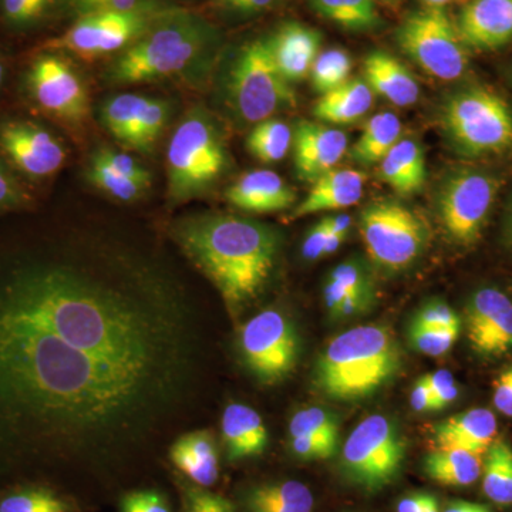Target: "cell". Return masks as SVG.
Here are the masks:
<instances>
[{
  "instance_id": "cell-1",
  "label": "cell",
  "mask_w": 512,
  "mask_h": 512,
  "mask_svg": "<svg viewBox=\"0 0 512 512\" xmlns=\"http://www.w3.org/2000/svg\"><path fill=\"white\" fill-rule=\"evenodd\" d=\"M201 320L158 248L79 225L0 252V457L107 466L194 406Z\"/></svg>"
},
{
  "instance_id": "cell-2",
  "label": "cell",
  "mask_w": 512,
  "mask_h": 512,
  "mask_svg": "<svg viewBox=\"0 0 512 512\" xmlns=\"http://www.w3.org/2000/svg\"><path fill=\"white\" fill-rule=\"evenodd\" d=\"M173 237L220 292L232 318L264 291L278 256L274 229L235 215H192L174 225Z\"/></svg>"
},
{
  "instance_id": "cell-3",
  "label": "cell",
  "mask_w": 512,
  "mask_h": 512,
  "mask_svg": "<svg viewBox=\"0 0 512 512\" xmlns=\"http://www.w3.org/2000/svg\"><path fill=\"white\" fill-rule=\"evenodd\" d=\"M221 47V32L190 6L164 10L110 64V83L163 82L204 73Z\"/></svg>"
},
{
  "instance_id": "cell-4",
  "label": "cell",
  "mask_w": 512,
  "mask_h": 512,
  "mask_svg": "<svg viewBox=\"0 0 512 512\" xmlns=\"http://www.w3.org/2000/svg\"><path fill=\"white\" fill-rule=\"evenodd\" d=\"M402 349L387 326L363 325L330 340L315 367V386L336 402L372 396L396 377Z\"/></svg>"
},
{
  "instance_id": "cell-5",
  "label": "cell",
  "mask_w": 512,
  "mask_h": 512,
  "mask_svg": "<svg viewBox=\"0 0 512 512\" xmlns=\"http://www.w3.org/2000/svg\"><path fill=\"white\" fill-rule=\"evenodd\" d=\"M168 197L184 202L200 197L218 183L228 167L220 131L207 111L192 109L175 127L167 154Z\"/></svg>"
},
{
  "instance_id": "cell-6",
  "label": "cell",
  "mask_w": 512,
  "mask_h": 512,
  "mask_svg": "<svg viewBox=\"0 0 512 512\" xmlns=\"http://www.w3.org/2000/svg\"><path fill=\"white\" fill-rule=\"evenodd\" d=\"M448 143L466 157L512 153V110L503 97L484 86L451 93L440 110Z\"/></svg>"
},
{
  "instance_id": "cell-7",
  "label": "cell",
  "mask_w": 512,
  "mask_h": 512,
  "mask_svg": "<svg viewBox=\"0 0 512 512\" xmlns=\"http://www.w3.org/2000/svg\"><path fill=\"white\" fill-rule=\"evenodd\" d=\"M227 101L232 113L247 124L272 119L278 111L295 106L292 84L276 69L268 37L251 40L228 73Z\"/></svg>"
},
{
  "instance_id": "cell-8",
  "label": "cell",
  "mask_w": 512,
  "mask_h": 512,
  "mask_svg": "<svg viewBox=\"0 0 512 512\" xmlns=\"http://www.w3.org/2000/svg\"><path fill=\"white\" fill-rule=\"evenodd\" d=\"M367 255L384 271L399 272L414 264L429 244V228L417 212L392 200L370 202L359 215Z\"/></svg>"
},
{
  "instance_id": "cell-9",
  "label": "cell",
  "mask_w": 512,
  "mask_h": 512,
  "mask_svg": "<svg viewBox=\"0 0 512 512\" xmlns=\"http://www.w3.org/2000/svg\"><path fill=\"white\" fill-rule=\"evenodd\" d=\"M397 45L424 72L444 82L464 76L470 66V50L443 8H427L410 13L394 33Z\"/></svg>"
},
{
  "instance_id": "cell-10",
  "label": "cell",
  "mask_w": 512,
  "mask_h": 512,
  "mask_svg": "<svg viewBox=\"0 0 512 512\" xmlns=\"http://www.w3.org/2000/svg\"><path fill=\"white\" fill-rule=\"evenodd\" d=\"M406 443L390 417L372 414L360 421L343 444L340 468L350 483L367 491L392 484L402 471Z\"/></svg>"
},
{
  "instance_id": "cell-11",
  "label": "cell",
  "mask_w": 512,
  "mask_h": 512,
  "mask_svg": "<svg viewBox=\"0 0 512 512\" xmlns=\"http://www.w3.org/2000/svg\"><path fill=\"white\" fill-rule=\"evenodd\" d=\"M500 190V180L481 168L451 171L437 195V211L444 231L458 245H473L483 234Z\"/></svg>"
},
{
  "instance_id": "cell-12",
  "label": "cell",
  "mask_w": 512,
  "mask_h": 512,
  "mask_svg": "<svg viewBox=\"0 0 512 512\" xmlns=\"http://www.w3.org/2000/svg\"><path fill=\"white\" fill-rule=\"evenodd\" d=\"M163 12L164 10H110L90 13L74 19L72 26L63 35L47 40L45 50H53L63 55L69 53L87 62L111 55L117 56L133 45Z\"/></svg>"
},
{
  "instance_id": "cell-13",
  "label": "cell",
  "mask_w": 512,
  "mask_h": 512,
  "mask_svg": "<svg viewBox=\"0 0 512 512\" xmlns=\"http://www.w3.org/2000/svg\"><path fill=\"white\" fill-rule=\"evenodd\" d=\"M238 342L245 366L266 386L282 382L298 363V333L288 316L276 309H266L245 322Z\"/></svg>"
},
{
  "instance_id": "cell-14",
  "label": "cell",
  "mask_w": 512,
  "mask_h": 512,
  "mask_svg": "<svg viewBox=\"0 0 512 512\" xmlns=\"http://www.w3.org/2000/svg\"><path fill=\"white\" fill-rule=\"evenodd\" d=\"M26 84L33 101L53 119L79 126L89 117L86 84L63 53H40L30 66Z\"/></svg>"
},
{
  "instance_id": "cell-15",
  "label": "cell",
  "mask_w": 512,
  "mask_h": 512,
  "mask_svg": "<svg viewBox=\"0 0 512 512\" xmlns=\"http://www.w3.org/2000/svg\"><path fill=\"white\" fill-rule=\"evenodd\" d=\"M0 148L33 178L56 174L66 161L62 143L50 131L26 121H6L0 126Z\"/></svg>"
},
{
  "instance_id": "cell-16",
  "label": "cell",
  "mask_w": 512,
  "mask_h": 512,
  "mask_svg": "<svg viewBox=\"0 0 512 512\" xmlns=\"http://www.w3.org/2000/svg\"><path fill=\"white\" fill-rule=\"evenodd\" d=\"M467 333L478 355L503 356L512 349V302L495 288L478 289L467 303Z\"/></svg>"
},
{
  "instance_id": "cell-17",
  "label": "cell",
  "mask_w": 512,
  "mask_h": 512,
  "mask_svg": "<svg viewBox=\"0 0 512 512\" xmlns=\"http://www.w3.org/2000/svg\"><path fill=\"white\" fill-rule=\"evenodd\" d=\"M470 52H495L512 43V0H468L456 19Z\"/></svg>"
},
{
  "instance_id": "cell-18",
  "label": "cell",
  "mask_w": 512,
  "mask_h": 512,
  "mask_svg": "<svg viewBox=\"0 0 512 512\" xmlns=\"http://www.w3.org/2000/svg\"><path fill=\"white\" fill-rule=\"evenodd\" d=\"M349 141L343 131L325 124L301 121L293 131V163L302 180H318L336 168L348 153Z\"/></svg>"
},
{
  "instance_id": "cell-19",
  "label": "cell",
  "mask_w": 512,
  "mask_h": 512,
  "mask_svg": "<svg viewBox=\"0 0 512 512\" xmlns=\"http://www.w3.org/2000/svg\"><path fill=\"white\" fill-rule=\"evenodd\" d=\"M319 30L299 22H286L268 37L276 69L289 84L301 83L311 70L322 49Z\"/></svg>"
},
{
  "instance_id": "cell-20",
  "label": "cell",
  "mask_w": 512,
  "mask_h": 512,
  "mask_svg": "<svg viewBox=\"0 0 512 512\" xmlns=\"http://www.w3.org/2000/svg\"><path fill=\"white\" fill-rule=\"evenodd\" d=\"M229 204L252 214L288 210L295 204V192L281 175L269 170L245 173L225 192Z\"/></svg>"
},
{
  "instance_id": "cell-21",
  "label": "cell",
  "mask_w": 512,
  "mask_h": 512,
  "mask_svg": "<svg viewBox=\"0 0 512 512\" xmlns=\"http://www.w3.org/2000/svg\"><path fill=\"white\" fill-rule=\"evenodd\" d=\"M366 175L353 168H333L313 181L305 200L292 211L291 218L306 217L318 212L340 211L362 200Z\"/></svg>"
},
{
  "instance_id": "cell-22",
  "label": "cell",
  "mask_w": 512,
  "mask_h": 512,
  "mask_svg": "<svg viewBox=\"0 0 512 512\" xmlns=\"http://www.w3.org/2000/svg\"><path fill=\"white\" fill-rule=\"evenodd\" d=\"M497 419L484 407L448 417L433 427L434 448H457L484 456L497 437Z\"/></svg>"
},
{
  "instance_id": "cell-23",
  "label": "cell",
  "mask_w": 512,
  "mask_h": 512,
  "mask_svg": "<svg viewBox=\"0 0 512 512\" xmlns=\"http://www.w3.org/2000/svg\"><path fill=\"white\" fill-rule=\"evenodd\" d=\"M363 80L373 93L396 107H410L420 97V86L414 74L397 57L383 50H373L363 63Z\"/></svg>"
},
{
  "instance_id": "cell-24",
  "label": "cell",
  "mask_w": 512,
  "mask_h": 512,
  "mask_svg": "<svg viewBox=\"0 0 512 512\" xmlns=\"http://www.w3.org/2000/svg\"><path fill=\"white\" fill-rule=\"evenodd\" d=\"M170 458L198 487L210 488L220 477V453L211 431L195 430L178 437L170 448Z\"/></svg>"
},
{
  "instance_id": "cell-25",
  "label": "cell",
  "mask_w": 512,
  "mask_h": 512,
  "mask_svg": "<svg viewBox=\"0 0 512 512\" xmlns=\"http://www.w3.org/2000/svg\"><path fill=\"white\" fill-rule=\"evenodd\" d=\"M221 436L231 461L261 456L268 446V430L264 420L247 404L231 403L225 407Z\"/></svg>"
},
{
  "instance_id": "cell-26",
  "label": "cell",
  "mask_w": 512,
  "mask_h": 512,
  "mask_svg": "<svg viewBox=\"0 0 512 512\" xmlns=\"http://www.w3.org/2000/svg\"><path fill=\"white\" fill-rule=\"evenodd\" d=\"M379 165L383 183L400 197L419 194L426 184V157L423 148L413 138H400Z\"/></svg>"
},
{
  "instance_id": "cell-27",
  "label": "cell",
  "mask_w": 512,
  "mask_h": 512,
  "mask_svg": "<svg viewBox=\"0 0 512 512\" xmlns=\"http://www.w3.org/2000/svg\"><path fill=\"white\" fill-rule=\"evenodd\" d=\"M375 93L362 79H350L332 92L323 94L313 107L319 121L346 126L362 120L373 107Z\"/></svg>"
},
{
  "instance_id": "cell-28",
  "label": "cell",
  "mask_w": 512,
  "mask_h": 512,
  "mask_svg": "<svg viewBox=\"0 0 512 512\" xmlns=\"http://www.w3.org/2000/svg\"><path fill=\"white\" fill-rule=\"evenodd\" d=\"M242 507L245 512H313L315 498L301 481H275L248 488Z\"/></svg>"
},
{
  "instance_id": "cell-29",
  "label": "cell",
  "mask_w": 512,
  "mask_h": 512,
  "mask_svg": "<svg viewBox=\"0 0 512 512\" xmlns=\"http://www.w3.org/2000/svg\"><path fill=\"white\" fill-rule=\"evenodd\" d=\"M423 470L434 483L470 487L481 477L483 456L457 448H434L424 458Z\"/></svg>"
},
{
  "instance_id": "cell-30",
  "label": "cell",
  "mask_w": 512,
  "mask_h": 512,
  "mask_svg": "<svg viewBox=\"0 0 512 512\" xmlns=\"http://www.w3.org/2000/svg\"><path fill=\"white\" fill-rule=\"evenodd\" d=\"M402 121L394 113L383 111L366 121L362 134L350 148V160L359 165H375L389 154L402 138Z\"/></svg>"
},
{
  "instance_id": "cell-31",
  "label": "cell",
  "mask_w": 512,
  "mask_h": 512,
  "mask_svg": "<svg viewBox=\"0 0 512 512\" xmlns=\"http://www.w3.org/2000/svg\"><path fill=\"white\" fill-rule=\"evenodd\" d=\"M319 16L349 32L379 29L383 20L376 0H306Z\"/></svg>"
},
{
  "instance_id": "cell-32",
  "label": "cell",
  "mask_w": 512,
  "mask_h": 512,
  "mask_svg": "<svg viewBox=\"0 0 512 512\" xmlns=\"http://www.w3.org/2000/svg\"><path fill=\"white\" fill-rule=\"evenodd\" d=\"M483 493L498 507H512V447L507 440L495 439L483 457Z\"/></svg>"
},
{
  "instance_id": "cell-33",
  "label": "cell",
  "mask_w": 512,
  "mask_h": 512,
  "mask_svg": "<svg viewBox=\"0 0 512 512\" xmlns=\"http://www.w3.org/2000/svg\"><path fill=\"white\" fill-rule=\"evenodd\" d=\"M59 13L63 0H0V22L18 35L45 28Z\"/></svg>"
},
{
  "instance_id": "cell-34",
  "label": "cell",
  "mask_w": 512,
  "mask_h": 512,
  "mask_svg": "<svg viewBox=\"0 0 512 512\" xmlns=\"http://www.w3.org/2000/svg\"><path fill=\"white\" fill-rule=\"evenodd\" d=\"M292 144V128L284 120L274 119V117L254 124L247 138L249 154L264 164H274L284 160Z\"/></svg>"
},
{
  "instance_id": "cell-35",
  "label": "cell",
  "mask_w": 512,
  "mask_h": 512,
  "mask_svg": "<svg viewBox=\"0 0 512 512\" xmlns=\"http://www.w3.org/2000/svg\"><path fill=\"white\" fill-rule=\"evenodd\" d=\"M170 116L171 104L167 100L147 97L126 146L140 153H151L158 138L163 136Z\"/></svg>"
},
{
  "instance_id": "cell-36",
  "label": "cell",
  "mask_w": 512,
  "mask_h": 512,
  "mask_svg": "<svg viewBox=\"0 0 512 512\" xmlns=\"http://www.w3.org/2000/svg\"><path fill=\"white\" fill-rule=\"evenodd\" d=\"M146 101L147 97L133 93L111 97L101 109V123L111 136L120 143L127 144Z\"/></svg>"
},
{
  "instance_id": "cell-37",
  "label": "cell",
  "mask_w": 512,
  "mask_h": 512,
  "mask_svg": "<svg viewBox=\"0 0 512 512\" xmlns=\"http://www.w3.org/2000/svg\"><path fill=\"white\" fill-rule=\"evenodd\" d=\"M192 0H63V15L77 19L90 13L128 12V10H167L177 6H190Z\"/></svg>"
},
{
  "instance_id": "cell-38",
  "label": "cell",
  "mask_w": 512,
  "mask_h": 512,
  "mask_svg": "<svg viewBox=\"0 0 512 512\" xmlns=\"http://www.w3.org/2000/svg\"><path fill=\"white\" fill-rule=\"evenodd\" d=\"M352 57L343 49H329L320 52L311 70L313 89L320 96L332 92L350 80Z\"/></svg>"
},
{
  "instance_id": "cell-39",
  "label": "cell",
  "mask_w": 512,
  "mask_h": 512,
  "mask_svg": "<svg viewBox=\"0 0 512 512\" xmlns=\"http://www.w3.org/2000/svg\"><path fill=\"white\" fill-rule=\"evenodd\" d=\"M309 437L338 446L339 423L335 414L320 406L305 407L289 421V437Z\"/></svg>"
},
{
  "instance_id": "cell-40",
  "label": "cell",
  "mask_w": 512,
  "mask_h": 512,
  "mask_svg": "<svg viewBox=\"0 0 512 512\" xmlns=\"http://www.w3.org/2000/svg\"><path fill=\"white\" fill-rule=\"evenodd\" d=\"M90 183L99 190L106 192L110 197L123 202L136 201L146 194L151 185L133 180V178L124 177L116 171L107 167L103 161L93 156L87 171Z\"/></svg>"
},
{
  "instance_id": "cell-41",
  "label": "cell",
  "mask_w": 512,
  "mask_h": 512,
  "mask_svg": "<svg viewBox=\"0 0 512 512\" xmlns=\"http://www.w3.org/2000/svg\"><path fill=\"white\" fill-rule=\"evenodd\" d=\"M69 501L47 488H26L0 500V512H72Z\"/></svg>"
},
{
  "instance_id": "cell-42",
  "label": "cell",
  "mask_w": 512,
  "mask_h": 512,
  "mask_svg": "<svg viewBox=\"0 0 512 512\" xmlns=\"http://www.w3.org/2000/svg\"><path fill=\"white\" fill-rule=\"evenodd\" d=\"M376 292H349L340 286L325 282L323 288V302L330 318L345 320L362 315L372 308L375 302Z\"/></svg>"
},
{
  "instance_id": "cell-43",
  "label": "cell",
  "mask_w": 512,
  "mask_h": 512,
  "mask_svg": "<svg viewBox=\"0 0 512 512\" xmlns=\"http://www.w3.org/2000/svg\"><path fill=\"white\" fill-rule=\"evenodd\" d=\"M461 326L451 328H430L412 322L409 329V342L416 352L431 357L446 355L460 336Z\"/></svg>"
},
{
  "instance_id": "cell-44",
  "label": "cell",
  "mask_w": 512,
  "mask_h": 512,
  "mask_svg": "<svg viewBox=\"0 0 512 512\" xmlns=\"http://www.w3.org/2000/svg\"><path fill=\"white\" fill-rule=\"evenodd\" d=\"M326 281L332 282V284L338 285L349 292H376L372 272L367 268L365 262L356 258H350L333 268L329 272Z\"/></svg>"
},
{
  "instance_id": "cell-45",
  "label": "cell",
  "mask_w": 512,
  "mask_h": 512,
  "mask_svg": "<svg viewBox=\"0 0 512 512\" xmlns=\"http://www.w3.org/2000/svg\"><path fill=\"white\" fill-rule=\"evenodd\" d=\"M184 512H237L234 504L220 494L198 485H185Z\"/></svg>"
},
{
  "instance_id": "cell-46",
  "label": "cell",
  "mask_w": 512,
  "mask_h": 512,
  "mask_svg": "<svg viewBox=\"0 0 512 512\" xmlns=\"http://www.w3.org/2000/svg\"><path fill=\"white\" fill-rule=\"evenodd\" d=\"M94 157L99 158L107 167H110L116 173L124 175V177L133 178V180L141 181V183L148 185L153 183L150 171L126 153L103 148V150L97 151Z\"/></svg>"
},
{
  "instance_id": "cell-47",
  "label": "cell",
  "mask_w": 512,
  "mask_h": 512,
  "mask_svg": "<svg viewBox=\"0 0 512 512\" xmlns=\"http://www.w3.org/2000/svg\"><path fill=\"white\" fill-rule=\"evenodd\" d=\"M210 2L222 15L248 19L275 9L281 0H210Z\"/></svg>"
},
{
  "instance_id": "cell-48",
  "label": "cell",
  "mask_w": 512,
  "mask_h": 512,
  "mask_svg": "<svg viewBox=\"0 0 512 512\" xmlns=\"http://www.w3.org/2000/svg\"><path fill=\"white\" fill-rule=\"evenodd\" d=\"M413 323L430 328H451L461 326V319L446 302L433 301L417 312Z\"/></svg>"
},
{
  "instance_id": "cell-49",
  "label": "cell",
  "mask_w": 512,
  "mask_h": 512,
  "mask_svg": "<svg viewBox=\"0 0 512 512\" xmlns=\"http://www.w3.org/2000/svg\"><path fill=\"white\" fill-rule=\"evenodd\" d=\"M426 377L430 392L433 394L436 412L446 409L451 403L456 402L458 397V387L456 380L448 370H437Z\"/></svg>"
},
{
  "instance_id": "cell-50",
  "label": "cell",
  "mask_w": 512,
  "mask_h": 512,
  "mask_svg": "<svg viewBox=\"0 0 512 512\" xmlns=\"http://www.w3.org/2000/svg\"><path fill=\"white\" fill-rule=\"evenodd\" d=\"M121 512H173L157 491H133L121 498Z\"/></svg>"
},
{
  "instance_id": "cell-51",
  "label": "cell",
  "mask_w": 512,
  "mask_h": 512,
  "mask_svg": "<svg viewBox=\"0 0 512 512\" xmlns=\"http://www.w3.org/2000/svg\"><path fill=\"white\" fill-rule=\"evenodd\" d=\"M289 446L296 457L305 461L328 460L335 456L338 450L335 444L301 436L289 437Z\"/></svg>"
},
{
  "instance_id": "cell-52",
  "label": "cell",
  "mask_w": 512,
  "mask_h": 512,
  "mask_svg": "<svg viewBox=\"0 0 512 512\" xmlns=\"http://www.w3.org/2000/svg\"><path fill=\"white\" fill-rule=\"evenodd\" d=\"M25 194L12 174L0 164V210H12L25 204Z\"/></svg>"
},
{
  "instance_id": "cell-53",
  "label": "cell",
  "mask_w": 512,
  "mask_h": 512,
  "mask_svg": "<svg viewBox=\"0 0 512 512\" xmlns=\"http://www.w3.org/2000/svg\"><path fill=\"white\" fill-rule=\"evenodd\" d=\"M329 228L326 224L325 218L319 221L306 235L305 241L302 244V256L306 261H316V259L323 258V251H325L326 239H328Z\"/></svg>"
},
{
  "instance_id": "cell-54",
  "label": "cell",
  "mask_w": 512,
  "mask_h": 512,
  "mask_svg": "<svg viewBox=\"0 0 512 512\" xmlns=\"http://www.w3.org/2000/svg\"><path fill=\"white\" fill-rule=\"evenodd\" d=\"M396 512H441V510L439 500L433 494L412 493L400 498Z\"/></svg>"
},
{
  "instance_id": "cell-55",
  "label": "cell",
  "mask_w": 512,
  "mask_h": 512,
  "mask_svg": "<svg viewBox=\"0 0 512 512\" xmlns=\"http://www.w3.org/2000/svg\"><path fill=\"white\" fill-rule=\"evenodd\" d=\"M494 406L504 416L512 417V367L495 382Z\"/></svg>"
},
{
  "instance_id": "cell-56",
  "label": "cell",
  "mask_w": 512,
  "mask_h": 512,
  "mask_svg": "<svg viewBox=\"0 0 512 512\" xmlns=\"http://www.w3.org/2000/svg\"><path fill=\"white\" fill-rule=\"evenodd\" d=\"M410 403H412L414 412H436V404H434L433 394L430 392L426 377H421V379L417 380V383L414 384L412 396H410Z\"/></svg>"
},
{
  "instance_id": "cell-57",
  "label": "cell",
  "mask_w": 512,
  "mask_h": 512,
  "mask_svg": "<svg viewBox=\"0 0 512 512\" xmlns=\"http://www.w3.org/2000/svg\"><path fill=\"white\" fill-rule=\"evenodd\" d=\"M325 221L332 234L348 237L350 228H352V218L348 214L332 215V217H326Z\"/></svg>"
},
{
  "instance_id": "cell-58",
  "label": "cell",
  "mask_w": 512,
  "mask_h": 512,
  "mask_svg": "<svg viewBox=\"0 0 512 512\" xmlns=\"http://www.w3.org/2000/svg\"><path fill=\"white\" fill-rule=\"evenodd\" d=\"M441 512H493L488 505L471 503V501H451Z\"/></svg>"
},
{
  "instance_id": "cell-59",
  "label": "cell",
  "mask_w": 512,
  "mask_h": 512,
  "mask_svg": "<svg viewBox=\"0 0 512 512\" xmlns=\"http://www.w3.org/2000/svg\"><path fill=\"white\" fill-rule=\"evenodd\" d=\"M346 238L348 237L332 234V232L329 231L328 239H326L325 251H323V256L335 254V252L340 248V245L346 241Z\"/></svg>"
},
{
  "instance_id": "cell-60",
  "label": "cell",
  "mask_w": 512,
  "mask_h": 512,
  "mask_svg": "<svg viewBox=\"0 0 512 512\" xmlns=\"http://www.w3.org/2000/svg\"><path fill=\"white\" fill-rule=\"evenodd\" d=\"M427 8H446L451 3L457 2V0H420Z\"/></svg>"
},
{
  "instance_id": "cell-61",
  "label": "cell",
  "mask_w": 512,
  "mask_h": 512,
  "mask_svg": "<svg viewBox=\"0 0 512 512\" xmlns=\"http://www.w3.org/2000/svg\"><path fill=\"white\" fill-rule=\"evenodd\" d=\"M507 234H508V238H510V241L512 242V204H511L510 212H508Z\"/></svg>"
},
{
  "instance_id": "cell-62",
  "label": "cell",
  "mask_w": 512,
  "mask_h": 512,
  "mask_svg": "<svg viewBox=\"0 0 512 512\" xmlns=\"http://www.w3.org/2000/svg\"><path fill=\"white\" fill-rule=\"evenodd\" d=\"M5 62H3L2 57H0V87H2L3 79H5Z\"/></svg>"
},
{
  "instance_id": "cell-63",
  "label": "cell",
  "mask_w": 512,
  "mask_h": 512,
  "mask_svg": "<svg viewBox=\"0 0 512 512\" xmlns=\"http://www.w3.org/2000/svg\"><path fill=\"white\" fill-rule=\"evenodd\" d=\"M384 3H389V5H394V3L399 2V0H383Z\"/></svg>"
},
{
  "instance_id": "cell-64",
  "label": "cell",
  "mask_w": 512,
  "mask_h": 512,
  "mask_svg": "<svg viewBox=\"0 0 512 512\" xmlns=\"http://www.w3.org/2000/svg\"><path fill=\"white\" fill-rule=\"evenodd\" d=\"M511 80H512V70H511Z\"/></svg>"
}]
</instances>
